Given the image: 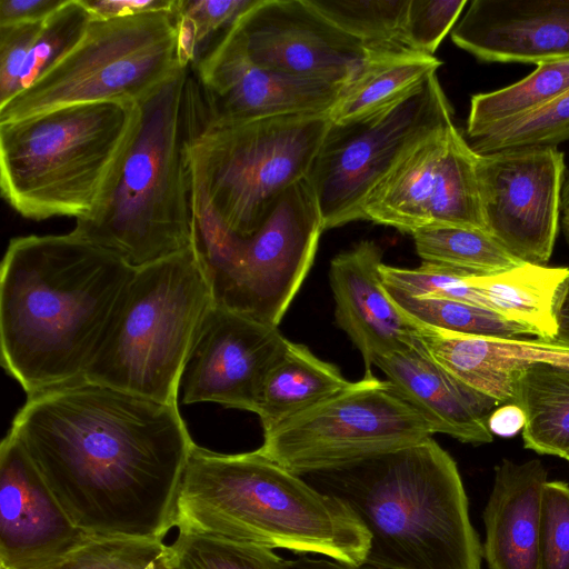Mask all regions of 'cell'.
<instances>
[{"label": "cell", "mask_w": 569, "mask_h": 569, "mask_svg": "<svg viewBox=\"0 0 569 569\" xmlns=\"http://www.w3.org/2000/svg\"><path fill=\"white\" fill-rule=\"evenodd\" d=\"M477 158L455 124L430 134L403 153L370 190L361 220L410 234L440 226L487 231Z\"/></svg>", "instance_id": "13"}, {"label": "cell", "mask_w": 569, "mask_h": 569, "mask_svg": "<svg viewBox=\"0 0 569 569\" xmlns=\"http://www.w3.org/2000/svg\"><path fill=\"white\" fill-rule=\"evenodd\" d=\"M87 537L8 432L0 445V569H48Z\"/></svg>", "instance_id": "18"}, {"label": "cell", "mask_w": 569, "mask_h": 569, "mask_svg": "<svg viewBox=\"0 0 569 569\" xmlns=\"http://www.w3.org/2000/svg\"><path fill=\"white\" fill-rule=\"evenodd\" d=\"M326 19L367 47L402 44L409 0H308Z\"/></svg>", "instance_id": "32"}, {"label": "cell", "mask_w": 569, "mask_h": 569, "mask_svg": "<svg viewBox=\"0 0 569 569\" xmlns=\"http://www.w3.org/2000/svg\"><path fill=\"white\" fill-rule=\"evenodd\" d=\"M94 18H117L173 10L176 0H83Z\"/></svg>", "instance_id": "41"}, {"label": "cell", "mask_w": 569, "mask_h": 569, "mask_svg": "<svg viewBox=\"0 0 569 569\" xmlns=\"http://www.w3.org/2000/svg\"><path fill=\"white\" fill-rule=\"evenodd\" d=\"M48 569H173L161 539L88 536Z\"/></svg>", "instance_id": "33"}, {"label": "cell", "mask_w": 569, "mask_h": 569, "mask_svg": "<svg viewBox=\"0 0 569 569\" xmlns=\"http://www.w3.org/2000/svg\"><path fill=\"white\" fill-rule=\"evenodd\" d=\"M569 141V90L541 108L497 123L471 139L479 154L528 147H557Z\"/></svg>", "instance_id": "31"}, {"label": "cell", "mask_w": 569, "mask_h": 569, "mask_svg": "<svg viewBox=\"0 0 569 569\" xmlns=\"http://www.w3.org/2000/svg\"><path fill=\"white\" fill-rule=\"evenodd\" d=\"M526 416L522 409L515 403H506L497 407L489 418V429L502 437H510L522 431Z\"/></svg>", "instance_id": "43"}, {"label": "cell", "mask_w": 569, "mask_h": 569, "mask_svg": "<svg viewBox=\"0 0 569 569\" xmlns=\"http://www.w3.org/2000/svg\"><path fill=\"white\" fill-rule=\"evenodd\" d=\"M196 533L337 561L363 563L369 535L339 500L258 450L220 453L193 445L174 516Z\"/></svg>", "instance_id": "4"}, {"label": "cell", "mask_w": 569, "mask_h": 569, "mask_svg": "<svg viewBox=\"0 0 569 569\" xmlns=\"http://www.w3.org/2000/svg\"><path fill=\"white\" fill-rule=\"evenodd\" d=\"M230 31L263 69L343 87L370 54V47L341 31L308 0H256Z\"/></svg>", "instance_id": "15"}, {"label": "cell", "mask_w": 569, "mask_h": 569, "mask_svg": "<svg viewBox=\"0 0 569 569\" xmlns=\"http://www.w3.org/2000/svg\"><path fill=\"white\" fill-rule=\"evenodd\" d=\"M451 39L487 62L569 58V0H473Z\"/></svg>", "instance_id": "19"}, {"label": "cell", "mask_w": 569, "mask_h": 569, "mask_svg": "<svg viewBox=\"0 0 569 569\" xmlns=\"http://www.w3.org/2000/svg\"><path fill=\"white\" fill-rule=\"evenodd\" d=\"M539 569H569V485L547 481L542 496Z\"/></svg>", "instance_id": "38"}, {"label": "cell", "mask_w": 569, "mask_h": 569, "mask_svg": "<svg viewBox=\"0 0 569 569\" xmlns=\"http://www.w3.org/2000/svg\"><path fill=\"white\" fill-rule=\"evenodd\" d=\"M288 569H381L366 562L360 565H350L337 561L327 557H308L307 555L297 559L287 560Z\"/></svg>", "instance_id": "44"}, {"label": "cell", "mask_w": 569, "mask_h": 569, "mask_svg": "<svg viewBox=\"0 0 569 569\" xmlns=\"http://www.w3.org/2000/svg\"><path fill=\"white\" fill-rule=\"evenodd\" d=\"M569 207V177L568 180L563 183L562 192H561V209L565 210Z\"/></svg>", "instance_id": "47"}, {"label": "cell", "mask_w": 569, "mask_h": 569, "mask_svg": "<svg viewBox=\"0 0 569 569\" xmlns=\"http://www.w3.org/2000/svg\"><path fill=\"white\" fill-rule=\"evenodd\" d=\"M343 503L381 569H481L482 545L452 457L433 440L300 476Z\"/></svg>", "instance_id": "3"}, {"label": "cell", "mask_w": 569, "mask_h": 569, "mask_svg": "<svg viewBox=\"0 0 569 569\" xmlns=\"http://www.w3.org/2000/svg\"><path fill=\"white\" fill-rule=\"evenodd\" d=\"M134 271L73 231L10 240L0 269L1 365L27 396L84 377Z\"/></svg>", "instance_id": "2"}, {"label": "cell", "mask_w": 569, "mask_h": 569, "mask_svg": "<svg viewBox=\"0 0 569 569\" xmlns=\"http://www.w3.org/2000/svg\"><path fill=\"white\" fill-rule=\"evenodd\" d=\"M256 0H176L182 53L191 67L203 43L218 31L230 29Z\"/></svg>", "instance_id": "37"}, {"label": "cell", "mask_w": 569, "mask_h": 569, "mask_svg": "<svg viewBox=\"0 0 569 569\" xmlns=\"http://www.w3.org/2000/svg\"><path fill=\"white\" fill-rule=\"evenodd\" d=\"M190 68L141 107L140 126L116 188L73 232L133 270L193 248L191 173L186 154L184 93Z\"/></svg>", "instance_id": "7"}, {"label": "cell", "mask_w": 569, "mask_h": 569, "mask_svg": "<svg viewBox=\"0 0 569 569\" xmlns=\"http://www.w3.org/2000/svg\"><path fill=\"white\" fill-rule=\"evenodd\" d=\"M432 435L397 389L371 373L263 432L257 450L302 476L415 445Z\"/></svg>", "instance_id": "12"}, {"label": "cell", "mask_w": 569, "mask_h": 569, "mask_svg": "<svg viewBox=\"0 0 569 569\" xmlns=\"http://www.w3.org/2000/svg\"><path fill=\"white\" fill-rule=\"evenodd\" d=\"M323 230L308 178L289 187L247 238L194 222L193 248L214 303L278 327L313 263Z\"/></svg>", "instance_id": "10"}, {"label": "cell", "mask_w": 569, "mask_h": 569, "mask_svg": "<svg viewBox=\"0 0 569 569\" xmlns=\"http://www.w3.org/2000/svg\"><path fill=\"white\" fill-rule=\"evenodd\" d=\"M188 68L174 7L109 19L93 17L64 58L0 106V122L80 103L142 104Z\"/></svg>", "instance_id": "9"}, {"label": "cell", "mask_w": 569, "mask_h": 569, "mask_svg": "<svg viewBox=\"0 0 569 569\" xmlns=\"http://www.w3.org/2000/svg\"><path fill=\"white\" fill-rule=\"evenodd\" d=\"M547 470L538 459H503L495 468L482 512L488 569H539L541 506Z\"/></svg>", "instance_id": "23"}, {"label": "cell", "mask_w": 569, "mask_h": 569, "mask_svg": "<svg viewBox=\"0 0 569 569\" xmlns=\"http://www.w3.org/2000/svg\"><path fill=\"white\" fill-rule=\"evenodd\" d=\"M381 248L365 240L337 254L330 263L337 325L360 351L365 375L385 355L416 345L415 325L392 302L380 276Z\"/></svg>", "instance_id": "20"}, {"label": "cell", "mask_w": 569, "mask_h": 569, "mask_svg": "<svg viewBox=\"0 0 569 569\" xmlns=\"http://www.w3.org/2000/svg\"><path fill=\"white\" fill-rule=\"evenodd\" d=\"M569 90V58L543 61L526 78L472 96L467 120L471 140L486 129L535 111Z\"/></svg>", "instance_id": "28"}, {"label": "cell", "mask_w": 569, "mask_h": 569, "mask_svg": "<svg viewBox=\"0 0 569 569\" xmlns=\"http://www.w3.org/2000/svg\"><path fill=\"white\" fill-rule=\"evenodd\" d=\"M375 366L433 433L472 445L492 441L488 422L500 403L447 372L417 341L411 348L379 357Z\"/></svg>", "instance_id": "22"}, {"label": "cell", "mask_w": 569, "mask_h": 569, "mask_svg": "<svg viewBox=\"0 0 569 569\" xmlns=\"http://www.w3.org/2000/svg\"><path fill=\"white\" fill-rule=\"evenodd\" d=\"M43 21L0 26V106L19 92L23 67Z\"/></svg>", "instance_id": "40"}, {"label": "cell", "mask_w": 569, "mask_h": 569, "mask_svg": "<svg viewBox=\"0 0 569 569\" xmlns=\"http://www.w3.org/2000/svg\"><path fill=\"white\" fill-rule=\"evenodd\" d=\"M451 124L452 109L437 73L372 113L332 122L307 177L325 228L361 220L366 197L400 157Z\"/></svg>", "instance_id": "11"}, {"label": "cell", "mask_w": 569, "mask_h": 569, "mask_svg": "<svg viewBox=\"0 0 569 569\" xmlns=\"http://www.w3.org/2000/svg\"><path fill=\"white\" fill-rule=\"evenodd\" d=\"M170 548L173 569H288L272 549L179 532Z\"/></svg>", "instance_id": "34"}, {"label": "cell", "mask_w": 569, "mask_h": 569, "mask_svg": "<svg viewBox=\"0 0 569 569\" xmlns=\"http://www.w3.org/2000/svg\"><path fill=\"white\" fill-rule=\"evenodd\" d=\"M289 341L278 327L213 303L184 366L182 402H214L254 412L263 381Z\"/></svg>", "instance_id": "16"}, {"label": "cell", "mask_w": 569, "mask_h": 569, "mask_svg": "<svg viewBox=\"0 0 569 569\" xmlns=\"http://www.w3.org/2000/svg\"><path fill=\"white\" fill-rule=\"evenodd\" d=\"M92 18L83 0H64L43 21L23 67L18 93L30 87L78 44Z\"/></svg>", "instance_id": "35"}, {"label": "cell", "mask_w": 569, "mask_h": 569, "mask_svg": "<svg viewBox=\"0 0 569 569\" xmlns=\"http://www.w3.org/2000/svg\"><path fill=\"white\" fill-rule=\"evenodd\" d=\"M442 64L435 56L403 44L370 47L358 74L347 83L330 109L332 122L372 113L409 93Z\"/></svg>", "instance_id": "25"}, {"label": "cell", "mask_w": 569, "mask_h": 569, "mask_svg": "<svg viewBox=\"0 0 569 569\" xmlns=\"http://www.w3.org/2000/svg\"><path fill=\"white\" fill-rule=\"evenodd\" d=\"M561 227L565 238L569 244V207L563 210V214L561 218Z\"/></svg>", "instance_id": "46"}, {"label": "cell", "mask_w": 569, "mask_h": 569, "mask_svg": "<svg viewBox=\"0 0 569 569\" xmlns=\"http://www.w3.org/2000/svg\"><path fill=\"white\" fill-rule=\"evenodd\" d=\"M64 0H0V26L47 19Z\"/></svg>", "instance_id": "42"}, {"label": "cell", "mask_w": 569, "mask_h": 569, "mask_svg": "<svg viewBox=\"0 0 569 569\" xmlns=\"http://www.w3.org/2000/svg\"><path fill=\"white\" fill-rule=\"evenodd\" d=\"M213 303L194 248L136 270L83 378L178 406L190 349Z\"/></svg>", "instance_id": "8"}, {"label": "cell", "mask_w": 569, "mask_h": 569, "mask_svg": "<svg viewBox=\"0 0 569 569\" xmlns=\"http://www.w3.org/2000/svg\"><path fill=\"white\" fill-rule=\"evenodd\" d=\"M556 318L558 325L556 339L569 343V277L562 284L558 297Z\"/></svg>", "instance_id": "45"}, {"label": "cell", "mask_w": 569, "mask_h": 569, "mask_svg": "<svg viewBox=\"0 0 569 569\" xmlns=\"http://www.w3.org/2000/svg\"><path fill=\"white\" fill-rule=\"evenodd\" d=\"M350 383L337 366L289 341L263 381L253 413L266 432Z\"/></svg>", "instance_id": "26"}, {"label": "cell", "mask_w": 569, "mask_h": 569, "mask_svg": "<svg viewBox=\"0 0 569 569\" xmlns=\"http://www.w3.org/2000/svg\"><path fill=\"white\" fill-rule=\"evenodd\" d=\"M9 432L87 536L161 539L194 445L179 406L84 378L27 396Z\"/></svg>", "instance_id": "1"}, {"label": "cell", "mask_w": 569, "mask_h": 569, "mask_svg": "<svg viewBox=\"0 0 569 569\" xmlns=\"http://www.w3.org/2000/svg\"><path fill=\"white\" fill-rule=\"evenodd\" d=\"M569 268L522 263L501 272L470 276L481 306L530 328L537 337L556 339V306Z\"/></svg>", "instance_id": "24"}, {"label": "cell", "mask_w": 569, "mask_h": 569, "mask_svg": "<svg viewBox=\"0 0 569 569\" xmlns=\"http://www.w3.org/2000/svg\"><path fill=\"white\" fill-rule=\"evenodd\" d=\"M184 118L194 221L236 238L251 236L278 198L308 177L332 123L329 111L238 122L210 118L190 74Z\"/></svg>", "instance_id": "6"}, {"label": "cell", "mask_w": 569, "mask_h": 569, "mask_svg": "<svg viewBox=\"0 0 569 569\" xmlns=\"http://www.w3.org/2000/svg\"><path fill=\"white\" fill-rule=\"evenodd\" d=\"M565 156L557 147L477 158L487 232L522 263L546 266L559 229Z\"/></svg>", "instance_id": "14"}, {"label": "cell", "mask_w": 569, "mask_h": 569, "mask_svg": "<svg viewBox=\"0 0 569 569\" xmlns=\"http://www.w3.org/2000/svg\"><path fill=\"white\" fill-rule=\"evenodd\" d=\"M380 276L387 289L416 298H443L481 306L467 271L449 266L423 262L417 268L380 266Z\"/></svg>", "instance_id": "36"}, {"label": "cell", "mask_w": 569, "mask_h": 569, "mask_svg": "<svg viewBox=\"0 0 569 569\" xmlns=\"http://www.w3.org/2000/svg\"><path fill=\"white\" fill-rule=\"evenodd\" d=\"M190 69L204 112L228 122L328 112L343 89L254 64L230 29Z\"/></svg>", "instance_id": "17"}, {"label": "cell", "mask_w": 569, "mask_h": 569, "mask_svg": "<svg viewBox=\"0 0 569 569\" xmlns=\"http://www.w3.org/2000/svg\"><path fill=\"white\" fill-rule=\"evenodd\" d=\"M141 107L101 101L0 122V188L21 217L89 219L112 194Z\"/></svg>", "instance_id": "5"}, {"label": "cell", "mask_w": 569, "mask_h": 569, "mask_svg": "<svg viewBox=\"0 0 569 569\" xmlns=\"http://www.w3.org/2000/svg\"><path fill=\"white\" fill-rule=\"evenodd\" d=\"M412 322L416 341L435 362L500 405L513 403L517 378L527 368L569 367V343L558 339L471 336Z\"/></svg>", "instance_id": "21"}, {"label": "cell", "mask_w": 569, "mask_h": 569, "mask_svg": "<svg viewBox=\"0 0 569 569\" xmlns=\"http://www.w3.org/2000/svg\"><path fill=\"white\" fill-rule=\"evenodd\" d=\"M387 289V288H386ZM408 318L442 330L482 337H537L530 328L483 307L443 298H416L387 289Z\"/></svg>", "instance_id": "30"}, {"label": "cell", "mask_w": 569, "mask_h": 569, "mask_svg": "<svg viewBox=\"0 0 569 569\" xmlns=\"http://www.w3.org/2000/svg\"><path fill=\"white\" fill-rule=\"evenodd\" d=\"M513 403L526 416L525 447L569 461V367L527 368L517 378Z\"/></svg>", "instance_id": "27"}, {"label": "cell", "mask_w": 569, "mask_h": 569, "mask_svg": "<svg viewBox=\"0 0 569 569\" xmlns=\"http://www.w3.org/2000/svg\"><path fill=\"white\" fill-rule=\"evenodd\" d=\"M467 3L466 0H409L401 43L433 56Z\"/></svg>", "instance_id": "39"}, {"label": "cell", "mask_w": 569, "mask_h": 569, "mask_svg": "<svg viewBox=\"0 0 569 569\" xmlns=\"http://www.w3.org/2000/svg\"><path fill=\"white\" fill-rule=\"evenodd\" d=\"M411 236L423 262L449 266L476 276L522 264L483 230L440 226L417 230Z\"/></svg>", "instance_id": "29"}]
</instances>
